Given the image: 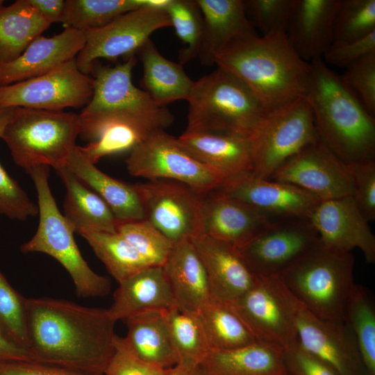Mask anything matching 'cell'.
<instances>
[{
  "label": "cell",
  "instance_id": "1",
  "mask_svg": "<svg viewBox=\"0 0 375 375\" xmlns=\"http://www.w3.org/2000/svg\"><path fill=\"white\" fill-rule=\"evenodd\" d=\"M116 322L108 309L27 299L28 349L38 362L103 375L115 351Z\"/></svg>",
  "mask_w": 375,
  "mask_h": 375
},
{
  "label": "cell",
  "instance_id": "2",
  "mask_svg": "<svg viewBox=\"0 0 375 375\" xmlns=\"http://www.w3.org/2000/svg\"><path fill=\"white\" fill-rule=\"evenodd\" d=\"M214 64L240 80L267 110L302 98L310 71L285 31L240 38L216 53Z\"/></svg>",
  "mask_w": 375,
  "mask_h": 375
},
{
  "label": "cell",
  "instance_id": "3",
  "mask_svg": "<svg viewBox=\"0 0 375 375\" xmlns=\"http://www.w3.org/2000/svg\"><path fill=\"white\" fill-rule=\"evenodd\" d=\"M310 63L302 98L311 108L319 140L346 164L374 159V115L322 58Z\"/></svg>",
  "mask_w": 375,
  "mask_h": 375
},
{
  "label": "cell",
  "instance_id": "4",
  "mask_svg": "<svg viewBox=\"0 0 375 375\" xmlns=\"http://www.w3.org/2000/svg\"><path fill=\"white\" fill-rule=\"evenodd\" d=\"M137 62L131 56L114 67H93V94L79 116L81 134L92 141L97 131L112 121H128L165 130L174 122L173 115L158 106L132 81Z\"/></svg>",
  "mask_w": 375,
  "mask_h": 375
},
{
  "label": "cell",
  "instance_id": "5",
  "mask_svg": "<svg viewBox=\"0 0 375 375\" xmlns=\"http://www.w3.org/2000/svg\"><path fill=\"white\" fill-rule=\"evenodd\" d=\"M353 256L320 240L278 275L308 311L317 317L344 322L345 309L354 283Z\"/></svg>",
  "mask_w": 375,
  "mask_h": 375
},
{
  "label": "cell",
  "instance_id": "6",
  "mask_svg": "<svg viewBox=\"0 0 375 375\" xmlns=\"http://www.w3.org/2000/svg\"><path fill=\"white\" fill-rule=\"evenodd\" d=\"M185 131L252 135L266 110L237 77L218 67L194 81Z\"/></svg>",
  "mask_w": 375,
  "mask_h": 375
},
{
  "label": "cell",
  "instance_id": "7",
  "mask_svg": "<svg viewBox=\"0 0 375 375\" xmlns=\"http://www.w3.org/2000/svg\"><path fill=\"white\" fill-rule=\"evenodd\" d=\"M50 167L29 169L38 196L39 223L35 233L21 247L23 253L40 252L56 259L68 272L76 294L83 298L107 295L111 283L93 271L83 258L74 240L75 233L58 209L49 186Z\"/></svg>",
  "mask_w": 375,
  "mask_h": 375
},
{
  "label": "cell",
  "instance_id": "8",
  "mask_svg": "<svg viewBox=\"0 0 375 375\" xmlns=\"http://www.w3.org/2000/svg\"><path fill=\"white\" fill-rule=\"evenodd\" d=\"M80 134L78 114L15 108L0 139L26 172L38 166L58 171L66 167Z\"/></svg>",
  "mask_w": 375,
  "mask_h": 375
},
{
  "label": "cell",
  "instance_id": "9",
  "mask_svg": "<svg viewBox=\"0 0 375 375\" xmlns=\"http://www.w3.org/2000/svg\"><path fill=\"white\" fill-rule=\"evenodd\" d=\"M251 139V174L269 179L290 157L319 138L310 106L299 98L267 110Z\"/></svg>",
  "mask_w": 375,
  "mask_h": 375
},
{
  "label": "cell",
  "instance_id": "10",
  "mask_svg": "<svg viewBox=\"0 0 375 375\" xmlns=\"http://www.w3.org/2000/svg\"><path fill=\"white\" fill-rule=\"evenodd\" d=\"M230 306L258 341L282 350L297 343L301 303L278 276H257L254 285Z\"/></svg>",
  "mask_w": 375,
  "mask_h": 375
},
{
  "label": "cell",
  "instance_id": "11",
  "mask_svg": "<svg viewBox=\"0 0 375 375\" xmlns=\"http://www.w3.org/2000/svg\"><path fill=\"white\" fill-rule=\"evenodd\" d=\"M126 165L133 176L176 181L201 194L217 188L224 181L219 174L186 151L178 139L165 130L155 131L130 151Z\"/></svg>",
  "mask_w": 375,
  "mask_h": 375
},
{
  "label": "cell",
  "instance_id": "12",
  "mask_svg": "<svg viewBox=\"0 0 375 375\" xmlns=\"http://www.w3.org/2000/svg\"><path fill=\"white\" fill-rule=\"evenodd\" d=\"M144 219L174 244L202 235V195L172 180L153 179L136 183Z\"/></svg>",
  "mask_w": 375,
  "mask_h": 375
},
{
  "label": "cell",
  "instance_id": "13",
  "mask_svg": "<svg viewBox=\"0 0 375 375\" xmlns=\"http://www.w3.org/2000/svg\"><path fill=\"white\" fill-rule=\"evenodd\" d=\"M93 78L81 72L76 58L41 76L0 86V106L61 111L85 107Z\"/></svg>",
  "mask_w": 375,
  "mask_h": 375
},
{
  "label": "cell",
  "instance_id": "14",
  "mask_svg": "<svg viewBox=\"0 0 375 375\" xmlns=\"http://www.w3.org/2000/svg\"><path fill=\"white\" fill-rule=\"evenodd\" d=\"M169 26L163 10L142 7L122 14L101 28L86 31L85 43L76 57L78 67L89 75L99 58L126 60L135 56L153 32Z\"/></svg>",
  "mask_w": 375,
  "mask_h": 375
},
{
  "label": "cell",
  "instance_id": "15",
  "mask_svg": "<svg viewBox=\"0 0 375 375\" xmlns=\"http://www.w3.org/2000/svg\"><path fill=\"white\" fill-rule=\"evenodd\" d=\"M319 241L308 218H275L237 251L256 276H278Z\"/></svg>",
  "mask_w": 375,
  "mask_h": 375
},
{
  "label": "cell",
  "instance_id": "16",
  "mask_svg": "<svg viewBox=\"0 0 375 375\" xmlns=\"http://www.w3.org/2000/svg\"><path fill=\"white\" fill-rule=\"evenodd\" d=\"M269 179L293 185L321 200L353 194L349 165L319 139L290 157Z\"/></svg>",
  "mask_w": 375,
  "mask_h": 375
},
{
  "label": "cell",
  "instance_id": "17",
  "mask_svg": "<svg viewBox=\"0 0 375 375\" xmlns=\"http://www.w3.org/2000/svg\"><path fill=\"white\" fill-rule=\"evenodd\" d=\"M273 218H308L321 201L293 185L251 173L226 178L216 188Z\"/></svg>",
  "mask_w": 375,
  "mask_h": 375
},
{
  "label": "cell",
  "instance_id": "18",
  "mask_svg": "<svg viewBox=\"0 0 375 375\" xmlns=\"http://www.w3.org/2000/svg\"><path fill=\"white\" fill-rule=\"evenodd\" d=\"M308 219L325 246L344 252L358 249L367 262H375V236L353 196L321 200Z\"/></svg>",
  "mask_w": 375,
  "mask_h": 375
},
{
  "label": "cell",
  "instance_id": "19",
  "mask_svg": "<svg viewBox=\"0 0 375 375\" xmlns=\"http://www.w3.org/2000/svg\"><path fill=\"white\" fill-rule=\"evenodd\" d=\"M296 325L299 345L338 375H354L358 365L365 367L356 339L345 322L320 319L301 303Z\"/></svg>",
  "mask_w": 375,
  "mask_h": 375
},
{
  "label": "cell",
  "instance_id": "20",
  "mask_svg": "<svg viewBox=\"0 0 375 375\" xmlns=\"http://www.w3.org/2000/svg\"><path fill=\"white\" fill-rule=\"evenodd\" d=\"M275 218L216 189L202 195V235L240 249Z\"/></svg>",
  "mask_w": 375,
  "mask_h": 375
},
{
  "label": "cell",
  "instance_id": "21",
  "mask_svg": "<svg viewBox=\"0 0 375 375\" xmlns=\"http://www.w3.org/2000/svg\"><path fill=\"white\" fill-rule=\"evenodd\" d=\"M190 240L205 268L212 298L231 305L254 285L257 276L236 249L205 235Z\"/></svg>",
  "mask_w": 375,
  "mask_h": 375
},
{
  "label": "cell",
  "instance_id": "22",
  "mask_svg": "<svg viewBox=\"0 0 375 375\" xmlns=\"http://www.w3.org/2000/svg\"><path fill=\"white\" fill-rule=\"evenodd\" d=\"M86 41V31L65 27L50 38H36L16 59L0 64V86L44 74L76 58Z\"/></svg>",
  "mask_w": 375,
  "mask_h": 375
},
{
  "label": "cell",
  "instance_id": "23",
  "mask_svg": "<svg viewBox=\"0 0 375 375\" xmlns=\"http://www.w3.org/2000/svg\"><path fill=\"white\" fill-rule=\"evenodd\" d=\"M340 0H297L285 28L287 38L306 62L321 59L333 40Z\"/></svg>",
  "mask_w": 375,
  "mask_h": 375
},
{
  "label": "cell",
  "instance_id": "24",
  "mask_svg": "<svg viewBox=\"0 0 375 375\" xmlns=\"http://www.w3.org/2000/svg\"><path fill=\"white\" fill-rule=\"evenodd\" d=\"M177 139L186 151L224 180L253 170V147L249 137L185 131Z\"/></svg>",
  "mask_w": 375,
  "mask_h": 375
},
{
  "label": "cell",
  "instance_id": "25",
  "mask_svg": "<svg viewBox=\"0 0 375 375\" xmlns=\"http://www.w3.org/2000/svg\"><path fill=\"white\" fill-rule=\"evenodd\" d=\"M176 306L162 266L150 265L119 283L108 309L116 322L151 310Z\"/></svg>",
  "mask_w": 375,
  "mask_h": 375
},
{
  "label": "cell",
  "instance_id": "26",
  "mask_svg": "<svg viewBox=\"0 0 375 375\" xmlns=\"http://www.w3.org/2000/svg\"><path fill=\"white\" fill-rule=\"evenodd\" d=\"M203 19V34L199 58L212 65L217 52L234 40L256 33L242 0H195Z\"/></svg>",
  "mask_w": 375,
  "mask_h": 375
},
{
  "label": "cell",
  "instance_id": "27",
  "mask_svg": "<svg viewBox=\"0 0 375 375\" xmlns=\"http://www.w3.org/2000/svg\"><path fill=\"white\" fill-rule=\"evenodd\" d=\"M162 267L177 307L198 312L209 301L206 272L191 240L174 244Z\"/></svg>",
  "mask_w": 375,
  "mask_h": 375
},
{
  "label": "cell",
  "instance_id": "28",
  "mask_svg": "<svg viewBox=\"0 0 375 375\" xmlns=\"http://www.w3.org/2000/svg\"><path fill=\"white\" fill-rule=\"evenodd\" d=\"M66 167L105 201L118 222L144 219L134 185L101 172L82 153L78 146L72 151Z\"/></svg>",
  "mask_w": 375,
  "mask_h": 375
},
{
  "label": "cell",
  "instance_id": "29",
  "mask_svg": "<svg viewBox=\"0 0 375 375\" xmlns=\"http://www.w3.org/2000/svg\"><path fill=\"white\" fill-rule=\"evenodd\" d=\"M201 366L210 375H288L283 350L260 341L210 351Z\"/></svg>",
  "mask_w": 375,
  "mask_h": 375
},
{
  "label": "cell",
  "instance_id": "30",
  "mask_svg": "<svg viewBox=\"0 0 375 375\" xmlns=\"http://www.w3.org/2000/svg\"><path fill=\"white\" fill-rule=\"evenodd\" d=\"M166 310H151L126 320L128 349L142 360L165 369L178 364L167 322Z\"/></svg>",
  "mask_w": 375,
  "mask_h": 375
},
{
  "label": "cell",
  "instance_id": "31",
  "mask_svg": "<svg viewBox=\"0 0 375 375\" xmlns=\"http://www.w3.org/2000/svg\"><path fill=\"white\" fill-rule=\"evenodd\" d=\"M142 64L141 83L144 91L159 106L188 100L194 81L182 65L164 57L149 39L138 52Z\"/></svg>",
  "mask_w": 375,
  "mask_h": 375
},
{
  "label": "cell",
  "instance_id": "32",
  "mask_svg": "<svg viewBox=\"0 0 375 375\" xmlns=\"http://www.w3.org/2000/svg\"><path fill=\"white\" fill-rule=\"evenodd\" d=\"M57 172L66 188L63 215L74 232H116L118 221L105 201L66 167Z\"/></svg>",
  "mask_w": 375,
  "mask_h": 375
},
{
  "label": "cell",
  "instance_id": "33",
  "mask_svg": "<svg viewBox=\"0 0 375 375\" xmlns=\"http://www.w3.org/2000/svg\"><path fill=\"white\" fill-rule=\"evenodd\" d=\"M50 25L28 0H17L9 6H1L0 64L16 59Z\"/></svg>",
  "mask_w": 375,
  "mask_h": 375
},
{
  "label": "cell",
  "instance_id": "34",
  "mask_svg": "<svg viewBox=\"0 0 375 375\" xmlns=\"http://www.w3.org/2000/svg\"><path fill=\"white\" fill-rule=\"evenodd\" d=\"M78 234L118 283L151 265L117 231H83Z\"/></svg>",
  "mask_w": 375,
  "mask_h": 375
},
{
  "label": "cell",
  "instance_id": "35",
  "mask_svg": "<svg viewBox=\"0 0 375 375\" xmlns=\"http://www.w3.org/2000/svg\"><path fill=\"white\" fill-rule=\"evenodd\" d=\"M197 313L211 351L233 349L258 341L230 305L211 297Z\"/></svg>",
  "mask_w": 375,
  "mask_h": 375
},
{
  "label": "cell",
  "instance_id": "36",
  "mask_svg": "<svg viewBox=\"0 0 375 375\" xmlns=\"http://www.w3.org/2000/svg\"><path fill=\"white\" fill-rule=\"evenodd\" d=\"M165 315L177 365H201L211 349L197 312L175 306Z\"/></svg>",
  "mask_w": 375,
  "mask_h": 375
},
{
  "label": "cell",
  "instance_id": "37",
  "mask_svg": "<svg viewBox=\"0 0 375 375\" xmlns=\"http://www.w3.org/2000/svg\"><path fill=\"white\" fill-rule=\"evenodd\" d=\"M344 322L352 332L364 365L375 374V303L372 293L354 283L347 302Z\"/></svg>",
  "mask_w": 375,
  "mask_h": 375
},
{
  "label": "cell",
  "instance_id": "38",
  "mask_svg": "<svg viewBox=\"0 0 375 375\" xmlns=\"http://www.w3.org/2000/svg\"><path fill=\"white\" fill-rule=\"evenodd\" d=\"M156 131L158 130L140 123L112 121L97 131L92 141L78 148L95 164L103 157L131 151Z\"/></svg>",
  "mask_w": 375,
  "mask_h": 375
},
{
  "label": "cell",
  "instance_id": "39",
  "mask_svg": "<svg viewBox=\"0 0 375 375\" xmlns=\"http://www.w3.org/2000/svg\"><path fill=\"white\" fill-rule=\"evenodd\" d=\"M142 7H144L142 0H66L61 23L65 28L88 31Z\"/></svg>",
  "mask_w": 375,
  "mask_h": 375
},
{
  "label": "cell",
  "instance_id": "40",
  "mask_svg": "<svg viewBox=\"0 0 375 375\" xmlns=\"http://www.w3.org/2000/svg\"><path fill=\"white\" fill-rule=\"evenodd\" d=\"M165 12L171 26L183 44L178 53L181 64L198 57L203 39V19L195 0H170Z\"/></svg>",
  "mask_w": 375,
  "mask_h": 375
},
{
  "label": "cell",
  "instance_id": "41",
  "mask_svg": "<svg viewBox=\"0 0 375 375\" xmlns=\"http://www.w3.org/2000/svg\"><path fill=\"white\" fill-rule=\"evenodd\" d=\"M375 31V0H340L332 44L361 38Z\"/></svg>",
  "mask_w": 375,
  "mask_h": 375
},
{
  "label": "cell",
  "instance_id": "42",
  "mask_svg": "<svg viewBox=\"0 0 375 375\" xmlns=\"http://www.w3.org/2000/svg\"><path fill=\"white\" fill-rule=\"evenodd\" d=\"M117 231L151 265L162 266L174 246L171 240L144 219L131 222H118Z\"/></svg>",
  "mask_w": 375,
  "mask_h": 375
},
{
  "label": "cell",
  "instance_id": "43",
  "mask_svg": "<svg viewBox=\"0 0 375 375\" xmlns=\"http://www.w3.org/2000/svg\"><path fill=\"white\" fill-rule=\"evenodd\" d=\"M0 331L28 349L27 298L19 293L0 271Z\"/></svg>",
  "mask_w": 375,
  "mask_h": 375
},
{
  "label": "cell",
  "instance_id": "44",
  "mask_svg": "<svg viewBox=\"0 0 375 375\" xmlns=\"http://www.w3.org/2000/svg\"><path fill=\"white\" fill-rule=\"evenodd\" d=\"M15 108L0 106V138ZM0 214L24 221L38 215L35 204L0 162Z\"/></svg>",
  "mask_w": 375,
  "mask_h": 375
},
{
  "label": "cell",
  "instance_id": "45",
  "mask_svg": "<svg viewBox=\"0 0 375 375\" xmlns=\"http://www.w3.org/2000/svg\"><path fill=\"white\" fill-rule=\"evenodd\" d=\"M297 0L243 1L248 18L259 28L263 35L285 31Z\"/></svg>",
  "mask_w": 375,
  "mask_h": 375
},
{
  "label": "cell",
  "instance_id": "46",
  "mask_svg": "<svg viewBox=\"0 0 375 375\" xmlns=\"http://www.w3.org/2000/svg\"><path fill=\"white\" fill-rule=\"evenodd\" d=\"M340 76L342 81L358 96L369 113H375V52L354 61Z\"/></svg>",
  "mask_w": 375,
  "mask_h": 375
},
{
  "label": "cell",
  "instance_id": "47",
  "mask_svg": "<svg viewBox=\"0 0 375 375\" xmlns=\"http://www.w3.org/2000/svg\"><path fill=\"white\" fill-rule=\"evenodd\" d=\"M351 172L353 197L368 222L375 219V161L374 159L348 164Z\"/></svg>",
  "mask_w": 375,
  "mask_h": 375
},
{
  "label": "cell",
  "instance_id": "48",
  "mask_svg": "<svg viewBox=\"0 0 375 375\" xmlns=\"http://www.w3.org/2000/svg\"><path fill=\"white\" fill-rule=\"evenodd\" d=\"M103 375H166V369L138 357L124 338L117 335L115 351Z\"/></svg>",
  "mask_w": 375,
  "mask_h": 375
},
{
  "label": "cell",
  "instance_id": "49",
  "mask_svg": "<svg viewBox=\"0 0 375 375\" xmlns=\"http://www.w3.org/2000/svg\"><path fill=\"white\" fill-rule=\"evenodd\" d=\"M375 52V31L347 42L332 44L324 55L326 62L347 67L358 59Z\"/></svg>",
  "mask_w": 375,
  "mask_h": 375
},
{
  "label": "cell",
  "instance_id": "50",
  "mask_svg": "<svg viewBox=\"0 0 375 375\" xmlns=\"http://www.w3.org/2000/svg\"><path fill=\"white\" fill-rule=\"evenodd\" d=\"M285 368L295 375H338L324 362L304 350L299 344L283 350Z\"/></svg>",
  "mask_w": 375,
  "mask_h": 375
},
{
  "label": "cell",
  "instance_id": "51",
  "mask_svg": "<svg viewBox=\"0 0 375 375\" xmlns=\"http://www.w3.org/2000/svg\"><path fill=\"white\" fill-rule=\"evenodd\" d=\"M0 375H92L31 360L0 363Z\"/></svg>",
  "mask_w": 375,
  "mask_h": 375
},
{
  "label": "cell",
  "instance_id": "52",
  "mask_svg": "<svg viewBox=\"0 0 375 375\" xmlns=\"http://www.w3.org/2000/svg\"><path fill=\"white\" fill-rule=\"evenodd\" d=\"M28 2L49 24L62 22L65 1L28 0Z\"/></svg>",
  "mask_w": 375,
  "mask_h": 375
},
{
  "label": "cell",
  "instance_id": "53",
  "mask_svg": "<svg viewBox=\"0 0 375 375\" xmlns=\"http://www.w3.org/2000/svg\"><path fill=\"white\" fill-rule=\"evenodd\" d=\"M19 360L33 361L29 349L14 342L0 331V363Z\"/></svg>",
  "mask_w": 375,
  "mask_h": 375
},
{
  "label": "cell",
  "instance_id": "54",
  "mask_svg": "<svg viewBox=\"0 0 375 375\" xmlns=\"http://www.w3.org/2000/svg\"><path fill=\"white\" fill-rule=\"evenodd\" d=\"M166 375H210L201 365L196 367H185L180 365L166 369Z\"/></svg>",
  "mask_w": 375,
  "mask_h": 375
},
{
  "label": "cell",
  "instance_id": "55",
  "mask_svg": "<svg viewBox=\"0 0 375 375\" xmlns=\"http://www.w3.org/2000/svg\"><path fill=\"white\" fill-rule=\"evenodd\" d=\"M3 0H0V8L3 6Z\"/></svg>",
  "mask_w": 375,
  "mask_h": 375
}]
</instances>
